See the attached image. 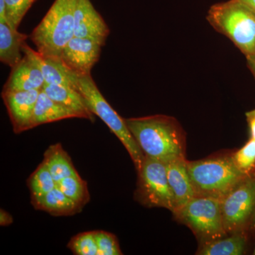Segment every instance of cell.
Listing matches in <instances>:
<instances>
[{"label":"cell","instance_id":"12","mask_svg":"<svg viewBox=\"0 0 255 255\" xmlns=\"http://www.w3.org/2000/svg\"><path fill=\"white\" fill-rule=\"evenodd\" d=\"M45 83L43 74L38 65L28 55L23 54L21 61L11 68L2 92L41 90Z\"/></svg>","mask_w":255,"mask_h":255},{"label":"cell","instance_id":"27","mask_svg":"<svg viewBox=\"0 0 255 255\" xmlns=\"http://www.w3.org/2000/svg\"><path fill=\"white\" fill-rule=\"evenodd\" d=\"M246 117L249 127L250 136L255 140V109L246 112Z\"/></svg>","mask_w":255,"mask_h":255},{"label":"cell","instance_id":"24","mask_svg":"<svg viewBox=\"0 0 255 255\" xmlns=\"http://www.w3.org/2000/svg\"><path fill=\"white\" fill-rule=\"evenodd\" d=\"M8 24L18 29L25 15L37 0H4Z\"/></svg>","mask_w":255,"mask_h":255},{"label":"cell","instance_id":"25","mask_svg":"<svg viewBox=\"0 0 255 255\" xmlns=\"http://www.w3.org/2000/svg\"><path fill=\"white\" fill-rule=\"evenodd\" d=\"M74 255H98L95 231L80 233L74 236L68 244Z\"/></svg>","mask_w":255,"mask_h":255},{"label":"cell","instance_id":"22","mask_svg":"<svg viewBox=\"0 0 255 255\" xmlns=\"http://www.w3.org/2000/svg\"><path fill=\"white\" fill-rule=\"evenodd\" d=\"M27 184L31 197H40L56 187V182L43 162L28 178Z\"/></svg>","mask_w":255,"mask_h":255},{"label":"cell","instance_id":"29","mask_svg":"<svg viewBox=\"0 0 255 255\" xmlns=\"http://www.w3.org/2000/svg\"><path fill=\"white\" fill-rule=\"evenodd\" d=\"M247 65H248V68H249V70H251L255 80V58H247Z\"/></svg>","mask_w":255,"mask_h":255},{"label":"cell","instance_id":"3","mask_svg":"<svg viewBox=\"0 0 255 255\" xmlns=\"http://www.w3.org/2000/svg\"><path fill=\"white\" fill-rule=\"evenodd\" d=\"M196 196L222 200L247 177L233 162L232 155H216L187 162Z\"/></svg>","mask_w":255,"mask_h":255},{"label":"cell","instance_id":"19","mask_svg":"<svg viewBox=\"0 0 255 255\" xmlns=\"http://www.w3.org/2000/svg\"><path fill=\"white\" fill-rule=\"evenodd\" d=\"M248 232L228 235L226 237L200 245L196 255H241L248 247Z\"/></svg>","mask_w":255,"mask_h":255},{"label":"cell","instance_id":"28","mask_svg":"<svg viewBox=\"0 0 255 255\" xmlns=\"http://www.w3.org/2000/svg\"><path fill=\"white\" fill-rule=\"evenodd\" d=\"M14 222L12 216L5 210H0V226H8Z\"/></svg>","mask_w":255,"mask_h":255},{"label":"cell","instance_id":"31","mask_svg":"<svg viewBox=\"0 0 255 255\" xmlns=\"http://www.w3.org/2000/svg\"><path fill=\"white\" fill-rule=\"evenodd\" d=\"M250 231H255V212L254 214V216H253V219H252L251 228H250Z\"/></svg>","mask_w":255,"mask_h":255},{"label":"cell","instance_id":"5","mask_svg":"<svg viewBox=\"0 0 255 255\" xmlns=\"http://www.w3.org/2000/svg\"><path fill=\"white\" fill-rule=\"evenodd\" d=\"M77 0H55L30 38L45 57L59 58L64 47L75 36Z\"/></svg>","mask_w":255,"mask_h":255},{"label":"cell","instance_id":"23","mask_svg":"<svg viewBox=\"0 0 255 255\" xmlns=\"http://www.w3.org/2000/svg\"><path fill=\"white\" fill-rule=\"evenodd\" d=\"M233 162L243 173L249 175L255 172V140L250 138L241 149L232 154Z\"/></svg>","mask_w":255,"mask_h":255},{"label":"cell","instance_id":"15","mask_svg":"<svg viewBox=\"0 0 255 255\" xmlns=\"http://www.w3.org/2000/svg\"><path fill=\"white\" fill-rule=\"evenodd\" d=\"M28 35L18 31L8 23H0V61L12 68L22 59V46Z\"/></svg>","mask_w":255,"mask_h":255},{"label":"cell","instance_id":"2","mask_svg":"<svg viewBox=\"0 0 255 255\" xmlns=\"http://www.w3.org/2000/svg\"><path fill=\"white\" fill-rule=\"evenodd\" d=\"M65 70L72 85L81 94L90 111L103 121L127 149L137 172L141 167L145 154L129 130L125 119L119 115L101 93L91 74L78 75L65 67Z\"/></svg>","mask_w":255,"mask_h":255},{"label":"cell","instance_id":"26","mask_svg":"<svg viewBox=\"0 0 255 255\" xmlns=\"http://www.w3.org/2000/svg\"><path fill=\"white\" fill-rule=\"evenodd\" d=\"M98 255H123L117 238L112 233L103 231H95Z\"/></svg>","mask_w":255,"mask_h":255},{"label":"cell","instance_id":"13","mask_svg":"<svg viewBox=\"0 0 255 255\" xmlns=\"http://www.w3.org/2000/svg\"><path fill=\"white\" fill-rule=\"evenodd\" d=\"M187 162L186 158H179L166 162L167 179L174 194L176 210L196 196L188 172Z\"/></svg>","mask_w":255,"mask_h":255},{"label":"cell","instance_id":"4","mask_svg":"<svg viewBox=\"0 0 255 255\" xmlns=\"http://www.w3.org/2000/svg\"><path fill=\"white\" fill-rule=\"evenodd\" d=\"M207 21L246 55L255 58V10L237 0L218 3L210 8Z\"/></svg>","mask_w":255,"mask_h":255},{"label":"cell","instance_id":"8","mask_svg":"<svg viewBox=\"0 0 255 255\" xmlns=\"http://www.w3.org/2000/svg\"><path fill=\"white\" fill-rule=\"evenodd\" d=\"M228 235L248 232L255 212V172L247 176L221 200Z\"/></svg>","mask_w":255,"mask_h":255},{"label":"cell","instance_id":"17","mask_svg":"<svg viewBox=\"0 0 255 255\" xmlns=\"http://www.w3.org/2000/svg\"><path fill=\"white\" fill-rule=\"evenodd\" d=\"M80 118L78 114L52 100L41 90L38 96L32 119V128L42 125L59 122L63 119Z\"/></svg>","mask_w":255,"mask_h":255},{"label":"cell","instance_id":"11","mask_svg":"<svg viewBox=\"0 0 255 255\" xmlns=\"http://www.w3.org/2000/svg\"><path fill=\"white\" fill-rule=\"evenodd\" d=\"M110 29L91 0H77L75 10V36L92 38L105 46Z\"/></svg>","mask_w":255,"mask_h":255},{"label":"cell","instance_id":"30","mask_svg":"<svg viewBox=\"0 0 255 255\" xmlns=\"http://www.w3.org/2000/svg\"><path fill=\"white\" fill-rule=\"evenodd\" d=\"M255 10V0H237Z\"/></svg>","mask_w":255,"mask_h":255},{"label":"cell","instance_id":"18","mask_svg":"<svg viewBox=\"0 0 255 255\" xmlns=\"http://www.w3.org/2000/svg\"><path fill=\"white\" fill-rule=\"evenodd\" d=\"M22 52L23 54L28 55L38 65L46 84L73 87L60 58L43 56L26 43L22 46Z\"/></svg>","mask_w":255,"mask_h":255},{"label":"cell","instance_id":"1","mask_svg":"<svg viewBox=\"0 0 255 255\" xmlns=\"http://www.w3.org/2000/svg\"><path fill=\"white\" fill-rule=\"evenodd\" d=\"M124 119L145 155L165 163L186 158V133L174 117L152 115Z\"/></svg>","mask_w":255,"mask_h":255},{"label":"cell","instance_id":"20","mask_svg":"<svg viewBox=\"0 0 255 255\" xmlns=\"http://www.w3.org/2000/svg\"><path fill=\"white\" fill-rule=\"evenodd\" d=\"M43 162L56 183L64 178L79 174L68 152L64 150L60 143L53 144L48 147L45 152Z\"/></svg>","mask_w":255,"mask_h":255},{"label":"cell","instance_id":"32","mask_svg":"<svg viewBox=\"0 0 255 255\" xmlns=\"http://www.w3.org/2000/svg\"><path fill=\"white\" fill-rule=\"evenodd\" d=\"M253 255H255V248L254 251H253Z\"/></svg>","mask_w":255,"mask_h":255},{"label":"cell","instance_id":"14","mask_svg":"<svg viewBox=\"0 0 255 255\" xmlns=\"http://www.w3.org/2000/svg\"><path fill=\"white\" fill-rule=\"evenodd\" d=\"M42 90L52 100L75 112L80 119H87L92 123L95 122V114L87 107L81 94L73 87L45 83Z\"/></svg>","mask_w":255,"mask_h":255},{"label":"cell","instance_id":"21","mask_svg":"<svg viewBox=\"0 0 255 255\" xmlns=\"http://www.w3.org/2000/svg\"><path fill=\"white\" fill-rule=\"evenodd\" d=\"M56 187L80 207L83 208L90 201L87 183L79 174L64 178L56 183Z\"/></svg>","mask_w":255,"mask_h":255},{"label":"cell","instance_id":"7","mask_svg":"<svg viewBox=\"0 0 255 255\" xmlns=\"http://www.w3.org/2000/svg\"><path fill=\"white\" fill-rule=\"evenodd\" d=\"M137 175L135 200L146 207L164 208L174 213L175 199L167 179L165 162L145 155Z\"/></svg>","mask_w":255,"mask_h":255},{"label":"cell","instance_id":"10","mask_svg":"<svg viewBox=\"0 0 255 255\" xmlns=\"http://www.w3.org/2000/svg\"><path fill=\"white\" fill-rule=\"evenodd\" d=\"M41 90L1 92V97L15 133L32 129L33 112Z\"/></svg>","mask_w":255,"mask_h":255},{"label":"cell","instance_id":"6","mask_svg":"<svg viewBox=\"0 0 255 255\" xmlns=\"http://www.w3.org/2000/svg\"><path fill=\"white\" fill-rule=\"evenodd\" d=\"M172 214L178 222L185 225L194 233L200 245L228 236L219 199L196 196Z\"/></svg>","mask_w":255,"mask_h":255},{"label":"cell","instance_id":"9","mask_svg":"<svg viewBox=\"0 0 255 255\" xmlns=\"http://www.w3.org/2000/svg\"><path fill=\"white\" fill-rule=\"evenodd\" d=\"M104 45L97 40L74 36L60 55L62 64L78 75H88L100 58Z\"/></svg>","mask_w":255,"mask_h":255},{"label":"cell","instance_id":"16","mask_svg":"<svg viewBox=\"0 0 255 255\" xmlns=\"http://www.w3.org/2000/svg\"><path fill=\"white\" fill-rule=\"evenodd\" d=\"M31 204L35 209L54 216H73L82 210L57 187L45 195L31 197Z\"/></svg>","mask_w":255,"mask_h":255}]
</instances>
